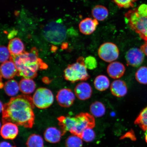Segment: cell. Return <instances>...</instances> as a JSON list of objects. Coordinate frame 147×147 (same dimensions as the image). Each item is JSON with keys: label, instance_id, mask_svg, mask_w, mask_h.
I'll use <instances>...</instances> for the list:
<instances>
[{"label": "cell", "instance_id": "cell-30", "mask_svg": "<svg viewBox=\"0 0 147 147\" xmlns=\"http://www.w3.org/2000/svg\"><path fill=\"white\" fill-rule=\"evenodd\" d=\"M11 54L8 48L5 46H1L0 48V61L4 63L10 60Z\"/></svg>", "mask_w": 147, "mask_h": 147}, {"label": "cell", "instance_id": "cell-7", "mask_svg": "<svg viewBox=\"0 0 147 147\" xmlns=\"http://www.w3.org/2000/svg\"><path fill=\"white\" fill-rule=\"evenodd\" d=\"M76 123L73 135L80 138L83 132L87 129H93L95 125L94 117L86 113H82L75 116Z\"/></svg>", "mask_w": 147, "mask_h": 147}, {"label": "cell", "instance_id": "cell-9", "mask_svg": "<svg viewBox=\"0 0 147 147\" xmlns=\"http://www.w3.org/2000/svg\"><path fill=\"white\" fill-rule=\"evenodd\" d=\"M144 59V53L137 48H132L126 53L125 59L128 65L139 67L143 63Z\"/></svg>", "mask_w": 147, "mask_h": 147}, {"label": "cell", "instance_id": "cell-25", "mask_svg": "<svg viewBox=\"0 0 147 147\" xmlns=\"http://www.w3.org/2000/svg\"><path fill=\"white\" fill-rule=\"evenodd\" d=\"M135 124L145 131L147 130V106L142 110L136 119Z\"/></svg>", "mask_w": 147, "mask_h": 147}, {"label": "cell", "instance_id": "cell-5", "mask_svg": "<svg viewBox=\"0 0 147 147\" xmlns=\"http://www.w3.org/2000/svg\"><path fill=\"white\" fill-rule=\"evenodd\" d=\"M43 34L47 41L55 45L62 43L67 36L65 28L60 20L47 24L44 29Z\"/></svg>", "mask_w": 147, "mask_h": 147}, {"label": "cell", "instance_id": "cell-18", "mask_svg": "<svg viewBox=\"0 0 147 147\" xmlns=\"http://www.w3.org/2000/svg\"><path fill=\"white\" fill-rule=\"evenodd\" d=\"M8 49L11 56H16L25 52V47L22 40L18 38H15L9 41Z\"/></svg>", "mask_w": 147, "mask_h": 147}, {"label": "cell", "instance_id": "cell-20", "mask_svg": "<svg viewBox=\"0 0 147 147\" xmlns=\"http://www.w3.org/2000/svg\"><path fill=\"white\" fill-rule=\"evenodd\" d=\"M92 16L94 19L99 21H103L105 20L109 16L108 9L102 5H95L92 9Z\"/></svg>", "mask_w": 147, "mask_h": 147}, {"label": "cell", "instance_id": "cell-4", "mask_svg": "<svg viewBox=\"0 0 147 147\" xmlns=\"http://www.w3.org/2000/svg\"><path fill=\"white\" fill-rule=\"evenodd\" d=\"M84 59L80 57L75 63L70 64L64 71V76L66 80L72 83L88 80L90 76L84 63Z\"/></svg>", "mask_w": 147, "mask_h": 147}, {"label": "cell", "instance_id": "cell-28", "mask_svg": "<svg viewBox=\"0 0 147 147\" xmlns=\"http://www.w3.org/2000/svg\"><path fill=\"white\" fill-rule=\"evenodd\" d=\"M95 134L92 129H87L82 132L80 138L86 142H90L94 140Z\"/></svg>", "mask_w": 147, "mask_h": 147}, {"label": "cell", "instance_id": "cell-26", "mask_svg": "<svg viewBox=\"0 0 147 147\" xmlns=\"http://www.w3.org/2000/svg\"><path fill=\"white\" fill-rule=\"evenodd\" d=\"M136 80L139 83L147 84V67L142 66L137 70L135 74Z\"/></svg>", "mask_w": 147, "mask_h": 147}, {"label": "cell", "instance_id": "cell-13", "mask_svg": "<svg viewBox=\"0 0 147 147\" xmlns=\"http://www.w3.org/2000/svg\"><path fill=\"white\" fill-rule=\"evenodd\" d=\"M98 24V21L94 18H86L80 22L79 29L82 34L89 35L95 32Z\"/></svg>", "mask_w": 147, "mask_h": 147}, {"label": "cell", "instance_id": "cell-17", "mask_svg": "<svg viewBox=\"0 0 147 147\" xmlns=\"http://www.w3.org/2000/svg\"><path fill=\"white\" fill-rule=\"evenodd\" d=\"M63 135L62 131L56 127H51L46 130L44 133V137L47 142L56 143L59 142Z\"/></svg>", "mask_w": 147, "mask_h": 147}, {"label": "cell", "instance_id": "cell-14", "mask_svg": "<svg viewBox=\"0 0 147 147\" xmlns=\"http://www.w3.org/2000/svg\"><path fill=\"white\" fill-rule=\"evenodd\" d=\"M126 68L123 64L118 61L110 63L107 67V72L109 76L112 78H120L123 76Z\"/></svg>", "mask_w": 147, "mask_h": 147}, {"label": "cell", "instance_id": "cell-6", "mask_svg": "<svg viewBox=\"0 0 147 147\" xmlns=\"http://www.w3.org/2000/svg\"><path fill=\"white\" fill-rule=\"evenodd\" d=\"M32 100L34 105L41 109L50 107L54 100V95L50 90L45 88H38L34 94Z\"/></svg>", "mask_w": 147, "mask_h": 147}, {"label": "cell", "instance_id": "cell-24", "mask_svg": "<svg viewBox=\"0 0 147 147\" xmlns=\"http://www.w3.org/2000/svg\"><path fill=\"white\" fill-rule=\"evenodd\" d=\"M26 145L27 147H44L43 138L37 134H32L28 138Z\"/></svg>", "mask_w": 147, "mask_h": 147}, {"label": "cell", "instance_id": "cell-36", "mask_svg": "<svg viewBox=\"0 0 147 147\" xmlns=\"http://www.w3.org/2000/svg\"><path fill=\"white\" fill-rule=\"evenodd\" d=\"M146 137H145V140H146V142L147 143V130L146 133Z\"/></svg>", "mask_w": 147, "mask_h": 147}, {"label": "cell", "instance_id": "cell-23", "mask_svg": "<svg viewBox=\"0 0 147 147\" xmlns=\"http://www.w3.org/2000/svg\"><path fill=\"white\" fill-rule=\"evenodd\" d=\"M90 111L93 116L100 117L105 114L106 108L102 103L99 101H95L90 106Z\"/></svg>", "mask_w": 147, "mask_h": 147}, {"label": "cell", "instance_id": "cell-12", "mask_svg": "<svg viewBox=\"0 0 147 147\" xmlns=\"http://www.w3.org/2000/svg\"><path fill=\"white\" fill-rule=\"evenodd\" d=\"M19 132L17 125L10 122L3 123L1 128V135L5 139L13 140L17 137Z\"/></svg>", "mask_w": 147, "mask_h": 147}, {"label": "cell", "instance_id": "cell-33", "mask_svg": "<svg viewBox=\"0 0 147 147\" xmlns=\"http://www.w3.org/2000/svg\"><path fill=\"white\" fill-rule=\"evenodd\" d=\"M15 147L10 143L7 142V141H2L1 143V147Z\"/></svg>", "mask_w": 147, "mask_h": 147}, {"label": "cell", "instance_id": "cell-8", "mask_svg": "<svg viewBox=\"0 0 147 147\" xmlns=\"http://www.w3.org/2000/svg\"><path fill=\"white\" fill-rule=\"evenodd\" d=\"M98 54L102 60L107 62H112L118 59L119 50L115 44L107 42L102 44L99 47Z\"/></svg>", "mask_w": 147, "mask_h": 147}, {"label": "cell", "instance_id": "cell-10", "mask_svg": "<svg viewBox=\"0 0 147 147\" xmlns=\"http://www.w3.org/2000/svg\"><path fill=\"white\" fill-rule=\"evenodd\" d=\"M75 99V94L71 90L66 88L60 90L56 96L58 104L64 107H69L72 105Z\"/></svg>", "mask_w": 147, "mask_h": 147}, {"label": "cell", "instance_id": "cell-27", "mask_svg": "<svg viewBox=\"0 0 147 147\" xmlns=\"http://www.w3.org/2000/svg\"><path fill=\"white\" fill-rule=\"evenodd\" d=\"M82 139L78 136L73 135L67 138L65 141L66 147H82Z\"/></svg>", "mask_w": 147, "mask_h": 147}, {"label": "cell", "instance_id": "cell-19", "mask_svg": "<svg viewBox=\"0 0 147 147\" xmlns=\"http://www.w3.org/2000/svg\"><path fill=\"white\" fill-rule=\"evenodd\" d=\"M20 91L25 94L32 93L36 89L35 83L32 79L23 78L19 84Z\"/></svg>", "mask_w": 147, "mask_h": 147}, {"label": "cell", "instance_id": "cell-22", "mask_svg": "<svg viewBox=\"0 0 147 147\" xmlns=\"http://www.w3.org/2000/svg\"><path fill=\"white\" fill-rule=\"evenodd\" d=\"M94 84L95 89L100 91H104L109 88L110 82L109 79L104 75H100L95 78Z\"/></svg>", "mask_w": 147, "mask_h": 147}, {"label": "cell", "instance_id": "cell-32", "mask_svg": "<svg viewBox=\"0 0 147 147\" xmlns=\"http://www.w3.org/2000/svg\"><path fill=\"white\" fill-rule=\"evenodd\" d=\"M138 12L140 15L143 17H147V5L143 4L137 8Z\"/></svg>", "mask_w": 147, "mask_h": 147}, {"label": "cell", "instance_id": "cell-29", "mask_svg": "<svg viewBox=\"0 0 147 147\" xmlns=\"http://www.w3.org/2000/svg\"><path fill=\"white\" fill-rule=\"evenodd\" d=\"M138 0H113L119 8H133L134 3Z\"/></svg>", "mask_w": 147, "mask_h": 147}, {"label": "cell", "instance_id": "cell-35", "mask_svg": "<svg viewBox=\"0 0 147 147\" xmlns=\"http://www.w3.org/2000/svg\"><path fill=\"white\" fill-rule=\"evenodd\" d=\"M4 105H3L2 103L1 102V111L3 112V110H4Z\"/></svg>", "mask_w": 147, "mask_h": 147}, {"label": "cell", "instance_id": "cell-31", "mask_svg": "<svg viewBox=\"0 0 147 147\" xmlns=\"http://www.w3.org/2000/svg\"><path fill=\"white\" fill-rule=\"evenodd\" d=\"M84 63L87 68L90 70L96 68L97 66V60L94 57L90 56L84 59Z\"/></svg>", "mask_w": 147, "mask_h": 147}, {"label": "cell", "instance_id": "cell-11", "mask_svg": "<svg viewBox=\"0 0 147 147\" xmlns=\"http://www.w3.org/2000/svg\"><path fill=\"white\" fill-rule=\"evenodd\" d=\"M74 91L77 98L80 100H85L90 98L93 90L89 84L83 82L77 84Z\"/></svg>", "mask_w": 147, "mask_h": 147}, {"label": "cell", "instance_id": "cell-21", "mask_svg": "<svg viewBox=\"0 0 147 147\" xmlns=\"http://www.w3.org/2000/svg\"><path fill=\"white\" fill-rule=\"evenodd\" d=\"M4 90L9 96H16L20 90L19 84L14 80H9L5 82L4 86Z\"/></svg>", "mask_w": 147, "mask_h": 147}, {"label": "cell", "instance_id": "cell-2", "mask_svg": "<svg viewBox=\"0 0 147 147\" xmlns=\"http://www.w3.org/2000/svg\"><path fill=\"white\" fill-rule=\"evenodd\" d=\"M10 60L15 64L18 70L17 76L24 78H34L36 76L38 70L47 67V64L38 57V51L36 47L18 56H11Z\"/></svg>", "mask_w": 147, "mask_h": 147}, {"label": "cell", "instance_id": "cell-16", "mask_svg": "<svg viewBox=\"0 0 147 147\" xmlns=\"http://www.w3.org/2000/svg\"><path fill=\"white\" fill-rule=\"evenodd\" d=\"M112 94L117 97H124L127 93L128 88L124 81L116 80L112 83L110 87Z\"/></svg>", "mask_w": 147, "mask_h": 147}, {"label": "cell", "instance_id": "cell-1", "mask_svg": "<svg viewBox=\"0 0 147 147\" xmlns=\"http://www.w3.org/2000/svg\"><path fill=\"white\" fill-rule=\"evenodd\" d=\"M34 105L29 95L13 97L4 105L2 122H10L25 128H31L34 123Z\"/></svg>", "mask_w": 147, "mask_h": 147}, {"label": "cell", "instance_id": "cell-15", "mask_svg": "<svg viewBox=\"0 0 147 147\" xmlns=\"http://www.w3.org/2000/svg\"><path fill=\"white\" fill-rule=\"evenodd\" d=\"M1 76L6 79H11L17 75L18 70L15 64L11 60L4 62L1 67Z\"/></svg>", "mask_w": 147, "mask_h": 147}, {"label": "cell", "instance_id": "cell-3", "mask_svg": "<svg viewBox=\"0 0 147 147\" xmlns=\"http://www.w3.org/2000/svg\"><path fill=\"white\" fill-rule=\"evenodd\" d=\"M126 22L132 30L135 31L147 42V17L140 15L137 8L129 10L125 14Z\"/></svg>", "mask_w": 147, "mask_h": 147}, {"label": "cell", "instance_id": "cell-34", "mask_svg": "<svg viewBox=\"0 0 147 147\" xmlns=\"http://www.w3.org/2000/svg\"><path fill=\"white\" fill-rule=\"evenodd\" d=\"M140 49L145 55L147 56V42L142 45L140 47Z\"/></svg>", "mask_w": 147, "mask_h": 147}]
</instances>
